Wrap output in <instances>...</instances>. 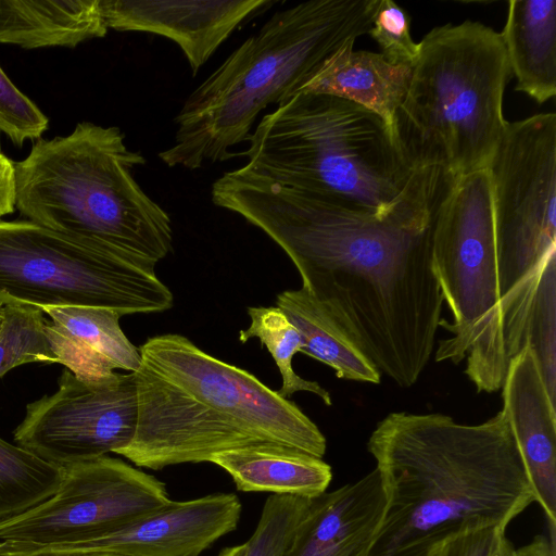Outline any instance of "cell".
<instances>
[{
	"label": "cell",
	"mask_w": 556,
	"mask_h": 556,
	"mask_svg": "<svg viewBox=\"0 0 556 556\" xmlns=\"http://www.w3.org/2000/svg\"><path fill=\"white\" fill-rule=\"evenodd\" d=\"M241 511V502L233 493H214L188 501L172 500L165 506L108 533L43 548L30 556H200L237 528Z\"/></svg>",
	"instance_id": "13"
},
{
	"label": "cell",
	"mask_w": 556,
	"mask_h": 556,
	"mask_svg": "<svg viewBox=\"0 0 556 556\" xmlns=\"http://www.w3.org/2000/svg\"><path fill=\"white\" fill-rule=\"evenodd\" d=\"M146 164L118 127L78 123L39 138L15 163L16 204L33 223L155 268L172 250L169 215L132 176Z\"/></svg>",
	"instance_id": "6"
},
{
	"label": "cell",
	"mask_w": 556,
	"mask_h": 556,
	"mask_svg": "<svg viewBox=\"0 0 556 556\" xmlns=\"http://www.w3.org/2000/svg\"><path fill=\"white\" fill-rule=\"evenodd\" d=\"M134 371L138 421L116 454L137 467L162 470L210 463L223 452L280 444L323 458L327 442L292 401L249 371L199 349L181 334L149 338Z\"/></svg>",
	"instance_id": "3"
},
{
	"label": "cell",
	"mask_w": 556,
	"mask_h": 556,
	"mask_svg": "<svg viewBox=\"0 0 556 556\" xmlns=\"http://www.w3.org/2000/svg\"><path fill=\"white\" fill-rule=\"evenodd\" d=\"M354 43L332 54L296 93L345 99L377 114L390 128L407 93L412 66L390 64L380 53L355 51Z\"/></svg>",
	"instance_id": "19"
},
{
	"label": "cell",
	"mask_w": 556,
	"mask_h": 556,
	"mask_svg": "<svg viewBox=\"0 0 556 556\" xmlns=\"http://www.w3.org/2000/svg\"><path fill=\"white\" fill-rule=\"evenodd\" d=\"M379 0H311L275 12L186 99L168 167L223 162L247 140L260 113L296 91L343 46L368 34Z\"/></svg>",
	"instance_id": "5"
},
{
	"label": "cell",
	"mask_w": 556,
	"mask_h": 556,
	"mask_svg": "<svg viewBox=\"0 0 556 556\" xmlns=\"http://www.w3.org/2000/svg\"><path fill=\"white\" fill-rule=\"evenodd\" d=\"M245 552V544L227 546L223 548L217 556H243Z\"/></svg>",
	"instance_id": "33"
},
{
	"label": "cell",
	"mask_w": 556,
	"mask_h": 556,
	"mask_svg": "<svg viewBox=\"0 0 556 556\" xmlns=\"http://www.w3.org/2000/svg\"><path fill=\"white\" fill-rule=\"evenodd\" d=\"M63 468L52 496L0 522V556H30L96 538L172 501L164 482L119 458L105 455Z\"/></svg>",
	"instance_id": "11"
},
{
	"label": "cell",
	"mask_w": 556,
	"mask_h": 556,
	"mask_svg": "<svg viewBox=\"0 0 556 556\" xmlns=\"http://www.w3.org/2000/svg\"><path fill=\"white\" fill-rule=\"evenodd\" d=\"M276 0H99L108 29L143 31L173 40L184 52L192 76L249 17Z\"/></svg>",
	"instance_id": "14"
},
{
	"label": "cell",
	"mask_w": 556,
	"mask_h": 556,
	"mask_svg": "<svg viewBox=\"0 0 556 556\" xmlns=\"http://www.w3.org/2000/svg\"><path fill=\"white\" fill-rule=\"evenodd\" d=\"M46 332L58 363L77 378L101 381L115 369L134 372L140 365L139 348L123 332L121 313L99 307L46 308Z\"/></svg>",
	"instance_id": "17"
},
{
	"label": "cell",
	"mask_w": 556,
	"mask_h": 556,
	"mask_svg": "<svg viewBox=\"0 0 556 556\" xmlns=\"http://www.w3.org/2000/svg\"><path fill=\"white\" fill-rule=\"evenodd\" d=\"M514 546L511 543L505 539L503 542L501 548L498 549L497 554L495 556H513Z\"/></svg>",
	"instance_id": "34"
},
{
	"label": "cell",
	"mask_w": 556,
	"mask_h": 556,
	"mask_svg": "<svg viewBox=\"0 0 556 556\" xmlns=\"http://www.w3.org/2000/svg\"><path fill=\"white\" fill-rule=\"evenodd\" d=\"M248 314L251 324L247 329L240 330L239 340L244 343L251 338H257L270 353L282 379L278 394L289 400L295 392L307 391L330 406L332 401L326 389L316 381L300 377L293 370V356L302 352L304 343L301 333L287 315L278 306H250Z\"/></svg>",
	"instance_id": "25"
},
{
	"label": "cell",
	"mask_w": 556,
	"mask_h": 556,
	"mask_svg": "<svg viewBox=\"0 0 556 556\" xmlns=\"http://www.w3.org/2000/svg\"><path fill=\"white\" fill-rule=\"evenodd\" d=\"M501 306L509 362L525 346L532 348L556 405V250L514 286Z\"/></svg>",
	"instance_id": "18"
},
{
	"label": "cell",
	"mask_w": 556,
	"mask_h": 556,
	"mask_svg": "<svg viewBox=\"0 0 556 556\" xmlns=\"http://www.w3.org/2000/svg\"><path fill=\"white\" fill-rule=\"evenodd\" d=\"M99 0H0V42L73 48L106 35Z\"/></svg>",
	"instance_id": "22"
},
{
	"label": "cell",
	"mask_w": 556,
	"mask_h": 556,
	"mask_svg": "<svg viewBox=\"0 0 556 556\" xmlns=\"http://www.w3.org/2000/svg\"><path fill=\"white\" fill-rule=\"evenodd\" d=\"M387 510L377 468L312 498L285 556H369Z\"/></svg>",
	"instance_id": "16"
},
{
	"label": "cell",
	"mask_w": 556,
	"mask_h": 556,
	"mask_svg": "<svg viewBox=\"0 0 556 556\" xmlns=\"http://www.w3.org/2000/svg\"><path fill=\"white\" fill-rule=\"evenodd\" d=\"M2 323V304L0 303V327Z\"/></svg>",
	"instance_id": "36"
},
{
	"label": "cell",
	"mask_w": 556,
	"mask_h": 556,
	"mask_svg": "<svg viewBox=\"0 0 556 556\" xmlns=\"http://www.w3.org/2000/svg\"><path fill=\"white\" fill-rule=\"evenodd\" d=\"M278 306L302 336L303 354L332 368L340 379L379 383L381 374L328 306L306 289L286 290Z\"/></svg>",
	"instance_id": "23"
},
{
	"label": "cell",
	"mask_w": 556,
	"mask_h": 556,
	"mask_svg": "<svg viewBox=\"0 0 556 556\" xmlns=\"http://www.w3.org/2000/svg\"><path fill=\"white\" fill-rule=\"evenodd\" d=\"M71 556H121L115 554H84V555H71Z\"/></svg>",
	"instance_id": "35"
},
{
	"label": "cell",
	"mask_w": 556,
	"mask_h": 556,
	"mask_svg": "<svg viewBox=\"0 0 556 556\" xmlns=\"http://www.w3.org/2000/svg\"><path fill=\"white\" fill-rule=\"evenodd\" d=\"M506 413L530 481L534 502L556 529V405L552 403L532 348L507 368L502 386Z\"/></svg>",
	"instance_id": "15"
},
{
	"label": "cell",
	"mask_w": 556,
	"mask_h": 556,
	"mask_svg": "<svg viewBox=\"0 0 556 556\" xmlns=\"http://www.w3.org/2000/svg\"><path fill=\"white\" fill-rule=\"evenodd\" d=\"M245 141L250 170L378 217L439 207L456 181L409 166L382 118L331 94L290 97Z\"/></svg>",
	"instance_id": "4"
},
{
	"label": "cell",
	"mask_w": 556,
	"mask_h": 556,
	"mask_svg": "<svg viewBox=\"0 0 556 556\" xmlns=\"http://www.w3.org/2000/svg\"><path fill=\"white\" fill-rule=\"evenodd\" d=\"M311 501L294 495H269L263 505L255 530L244 543L243 556H285Z\"/></svg>",
	"instance_id": "27"
},
{
	"label": "cell",
	"mask_w": 556,
	"mask_h": 556,
	"mask_svg": "<svg viewBox=\"0 0 556 556\" xmlns=\"http://www.w3.org/2000/svg\"><path fill=\"white\" fill-rule=\"evenodd\" d=\"M555 531L549 528V536L536 535L530 543L514 547L513 556H556Z\"/></svg>",
	"instance_id": "32"
},
{
	"label": "cell",
	"mask_w": 556,
	"mask_h": 556,
	"mask_svg": "<svg viewBox=\"0 0 556 556\" xmlns=\"http://www.w3.org/2000/svg\"><path fill=\"white\" fill-rule=\"evenodd\" d=\"M387 510L369 556H428L447 536L507 525L534 503L502 409L477 425L390 413L371 432Z\"/></svg>",
	"instance_id": "2"
},
{
	"label": "cell",
	"mask_w": 556,
	"mask_h": 556,
	"mask_svg": "<svg viewBox=\"0 0 556 556\" xmlns=\"http://www.w3.org/2000/svg\"><path fill=\"white\" fill-rule=\"evenodd\" d=\"M505 530L501 526H486L452 534L428 556H495L506 539Z\"/></svg>",
	"instance_id": "30"
},
{
	"label": "cell",
	"mask_w": 556,
	"mask_h": 556,
	"mask_svg": "<svg viewBox=\"0 0 556 556\" xmlns=\"http://www.w3.org/2000/svg\"><path fill=\"white\" fill-rule=\"evenodd\" d=\"M173 294L154 268L30 220L0 219V303L164 312Z\"/></svg>",
	"instance_id": "9"
},
{
	"label": "cell",
	"mask_w": 556,
	"mask_h": 556,
	"mask_svg": "<svg viewBox=\"0 0 556 556\" xmlns=\"http://www.w3.org/2000/svg\"><path fill=\"white\" fill-rule=\"evenodd\" d=\"M432 270L453 321L440 326L437 362L458 364L478 392L502 389L506 353L497 279V251L491 178L488 168L456 179L437 213L431 247Z\"/></svg>",
	"instance_id": "8"
},
{
	"label": "cell",
	"mask_w": 556,
	"mask_h": 556,
	"mask_svg": "<svg viewBox=\"0 0 556 556\" xmlns=\"http://www.w3.org/2000/svg\"><path fill=\"white\" fill-rule=\"evenodd\" d=\"M16 204L15 163L0 153V219L13 213Z\"/></svg>",
	"instance_id": "31"
},
{
	"label": "cell",
	"mask_w": 556,
	"mask_h": 556,
	"mask_svg": "<svg viewBox=\"0 0 556 556\" xmlns=\"http://www.w3.org/2000/svg\"><path fill=\"white\" fill-rule=\"evenodd\" d=\"M224 469L242 492H269L315 498L332 480L323 458L280 445L258 444L218 453L211 462Z\"/></svg>",
	"instance_id": "20"
},
{
	"label": "cell",
	"mask_w": 556,
	"mask_h": 556,
	"mask_svg": "<svg viewBox=\"0 0 556 556\" xmlns=\"http://www.w3.org/2000/svg\"><path fill=\"white\" fill-rule=\"evenodd\" d=\"M64 468L0 438V522L52 496Z\"/></svg>",
	"instance_id": "24"
},
{
	"label": "cell",
	"mask_w": 556,
	"mask_h": 556,
	"mask_svg": "<svg viewBox=\"0 0 556 556\" xmlns=\"http://www.w3.org/2000/svg\"><path fill=\"white\" fill-rule=\"evenodd\" d=\"M211 198L285 251L302 288L328 306L380 374L402 388L417 382L442 319L431 258L442 205L378 217L245 166L217 178Z\"/></svg>",
	"instance_id": "1"
},
{
	"label": "cell",
	"mask_w": 556,
	"mask_h": 556,
	"mask_svg": "<svg viewBox=\"0 0 556 556\" xmlns=\"http://www.w3.org/2000/svg\"><path fill=\"white\" fill-rule=\"evenodd\" d=\"M48 123V117L0 66V131L21 147L26 140L41 138Z\"/></svg>",
	"instance_id": "29"
},
{
	"label": "cell",
	"mask_w": 556,
	"mask_h": 556,
	"mask_svg": "<svg viewBox=\"0 0 556 556\" xmlns=\"http://www.w3.org/2000/svg\"><path fill=\"white\" fill-rule=\"evenodd\" d=\"M418 45L390 127L396 149L413 168H441L455 179L486 168L508 123L501 34L467 20L432 28Z\"/></svg>",
	"instance_id": "7"
},
{
	"label": "cell",
	"mask_w": 556,
	"mask_h": 556,
	"mask_svg": "<svg viewBox=\"0 0 556 556\" xmlns=\"http://www.w3.org/2000/svg\"><path fill=\"white\" fill-rule=\"evenodd\" d=\"M43 312L22 304L2 305L0 327V378L27 363H58L47 332Z\"/></svg>",
	"instance_id": "26"
},
{
	"label": "cell",
	"mask_w": 556,
	"mask_h": 556,
	"mask_svg": "<svg viewBox=\"0 0 556 556\" xmlns=\"http://www.w3.org/2000/svg\"><path fill=\"white\" fill-rule=\"evenodd\" d=\"M58 384L52 395L27 405L13 433L17 445L64 467L116 454L131 442L138 421L132 372L89 381L64 369Z\"/></svg>",
	"instance_id": "12"
},
{
	"label": "cell",
	"mask_w": 556,
	"mask_h": 556,
	"mask_svg": "<svg viewBox=\"0 0 556 556\" xmlns=\"http://www.w3.org/2000/svg\"><path fill=\"white\" fill-rule=\"evenodd\" d=\"M486 168L502 300L556 250V114L507 123Z\"/></svg>",
	"instance_id": "10"
},
{
	"label": "cell",
	"mask_w": 556,
	"mask_h": 556,
	"mask_svg": "<svg viewBox=\"0 0 556 556\" xmlns=\"http://www.w3.org/2000/svg\"><path fill=\"white\" fill-rule=\"evenodd\" d=\"M368 35L379 45L380 54L390 64H414L419 45L410 36V17L392 0H379Z\"/></svg>",
	"instance_id": "28"
},
{
	"label": "cell",
	"mask_w": 556,
	"mask_h": 556,
	"mask_svg": "<svg viewBox=\"0 0 556 556\" xmlns=\"http://www.w3.org/2000/svg\"><path fill=\"white\" fill-rule=\"evenodd\" d=\"M501 37L516 90L539 104L556 93V0H510Z\"/></svg>",
	"instance_id": "21"
}]
</instances>
